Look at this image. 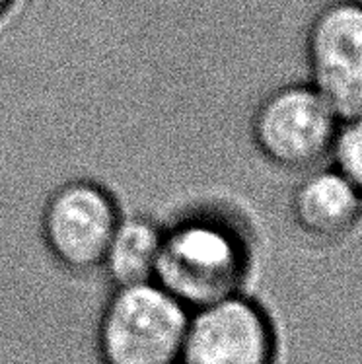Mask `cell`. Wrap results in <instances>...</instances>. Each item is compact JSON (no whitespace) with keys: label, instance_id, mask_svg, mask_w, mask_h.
<instances>
[{"label":"cell","instance_id":"277c9868","mask_svg":"<svg viewBox=\"0 0 362 364\" xmlns=\"http://www.w3.org/2000/svg\"><path fill=\"white\" fill-rule=\"evenodd\" d=\"M335 117L314 86H281L253 112V144L267 162L284 170H306L331 150L339 129Z\"/></svg>","mask_w":362,"mask_h":364},{"label":"cell","instance_id":"6da1fadb","mask_svg":"<svg viewBox=\"0 0 362 364\" xmlns=\"http://www.w3.org/2000/svg\"><path fill=\"white\" fill-rule=\"evenodd\" d=\"M250 271V242L222 215L191 213L164 226L154 281L191 312L242 292Z\"/></svg>","mask_w":362,"mask_h":364},{"label":"cell","instance_id":"30bf717a","mask_svg":"<svg viewBox=\"0 0 362 364\" xmlns=\"http://www.w3.org/2000/svg\"><path fill=\"white\" fill-rule=\"evenodd\" d=\"M12 4H14V0H0V18L6 14L8 10L12 8Z\"/></svg>","mask_w":362,"mask_h":364},{"label":"cell","instance_id":"52a82bcc","mask_svg":"<svg viewBox=\"0 0 362 364\" xmlns=\"http://www.w3.org/2000/svg\"><path fill=\"white\" fill-rule=\"evenodd\" d=\"M290 210L302 232L319 240H337L358 223L362 195L337 170L316 171L296 186Z\"/></svg>","mask_w":362,"mask_h":364},{"label":"cell","instance_id":"3957f363","mask_svg":"<svg viewBox=\"0 0 362 364\" xmlns=\"http://www.w3.org/2000/svg\"><path fill=\"white\" fill-rule=\"evenodd\" d=\"M121 216L117 199L102 183L65 181L47 197L41 210L39 232L45 252L68 275H90L102 269Z\"/></svg>","mask_w":362,"mask_h":364},{"label":"cell","instance_id":"5b68a950","mask_svg":"<svg viewBox=\"0 0 362 364\" xmlns=\"http://www.w3.org/2000/svg\"><path fill=\"white\" fill-rule=\"evenodd\" d=\"M279 327L242 292L193 310L179 364H277Z\"/></svg>","mask_w":362,"mask_h":364},{"label":"cell","instance_id":"ba28073f","mask_svg":"<svg viewBox=\"0 0 362 364\" xmlns=\"http://www.w3.org/2000/svg\"><path fill=\"white\" fill-rule=\"evenodd\" d=\"M162 234V224L150 216H121L100 269L111 287L154 281Z\"/></svg>","mask_w":362,"mask_h":364},{"label":"cell","instance_id":"9c48e42d","mask_svg":"<svg viewBox=\"0 0 362 364\" xmlns=\"http://www.w3.org/2000/svg\"><path fill=\"white\" fill-rule=\"evenodd\" d=\"M331 150L337 171L362 195V115L337 129Z\"/></svg>","mask_w":362,"mask_h":364},{"label":"cell","instance_id":"8992f818","mask_svg":"<svg viewBox=\"0 0 362 364\" xmlns=\"http://www.w3.org/2000/svg\"><path fill=\"white\" fill-rule=\"evenodd\" d=\"M306 59L312 82L335 115H362V0H335L314 16Z\"/></svg>","mask_w":362,"mask_h":364},{"label":"cell","instance_id":"7a4b0ae2","mask_svg":"<svg viewBox=\"0 0 362 364\" xmlns=\"http://www.w3.org/2000/svg\"><path fill=\"white\" fill-rule=\"evenodd\" d=\"M191 310L156 281L111 287L96 321L104 364H179Z\"/></svg>","mask_w":362,"mask_h":364}]
</instances>
